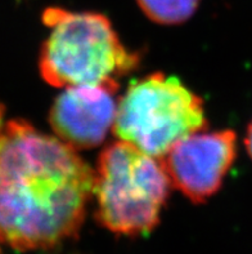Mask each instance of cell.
Wrapping results in <instances>:
<instances>
[{
    "label": "cell",
    "mask_w": 252,
    "mask_h": 254,
    "mask_svg": "<svg viewBox=\"0 0 252 254\" xmlns=\"http://www.w3.org/2000/svg\"><path fill=\"white\" fill-rule=\"evenodd\" d=\"M96 173L58 137L25 120L0 129V242L18 251L74 238L94 193Z\"/></svg>",
    "instance_id": "6da1fadb"
},
{
    "label": "cell",
    "mask_w": 252,
    "mask_h": 254,
    "mask_svg": "<svg viewBox=\"0 0 252 254\" xmlns=\"http://www.w3.org/2000/svg\"><path fill=\"white\" fill-rule=\"evenodd\" d=\"M50 29L39 68L53 87H102L115 93L122 76L134 70L138 56L120 42L103 14L51 8L44 12Z\"/></svg>",
    "instance_id": "7a4b0ae2"
},
{
    "label": "cell",
    "mask_w": 252,
    "mask_h": 254,
    "mask_svg": "<svg viewBox=\"0 0 252 254\" xmlns=\"http://www.w3.org/2000/svg\"><path fill=\"white\" fill-rule=\"evenodd\" d=\"M171 185L162 160L120 139L99 156L97 219L118 235L148 234L158 225Z\"/></svg>",
    "instance_id": "3957f363"
},
{
    "label": "cell",
    "mask_w": 252,
    "mask_h": 254,
    "mask_svg": "<svg viewBox=\"0 0 252 254\" xmlns=\"http://www.w3.org/2000/svg\"><path fill=\"white\" fill-rule=\"evenodd\" d=\"M203 102L174 76L153 74L131 83L117 105L113 133L162 159L179 139L206 128Z\"/></svg>",
    "instance_id": "277c9868"
},
{
    "label": "cell",
    "mask_w": 252,
    "mask_h": 254,
    "mask_svg": "<svg viewBox=\"0 0 252 254\" xmlns=\"http://www.w3.org/2000/svg\"><path fill=\"white\" fill-rule=\"evenodd\" d=\"M236 154L237 137L232 130L196 132L179 139L161 160L172 185L201 204L220 189Z\"/></svg>",
    "instance_id": "5b68a950"
},
{
    "label": "cell",
    "mask_w": 252,
    "mask_h": 254,
    "mask_svg": "<svg viewBox=\"0 0 252 254\" xmlns=\"http://www.w3.org/2000/svg\"><path fill=\"white\" fill-rule=\"evenodd\" d=\"M117 113L113 92L102 87H68L57 97L49 114L57 137L74 150L101 145Z\"/></svg>",
    "instance_id": "8992f818"
},
{
    "label": "cell",
    "mask_w": 252,
    "mask_h": 254,
    "mask_svg": "<svg viewBox=\"0 0 252 254\" xmlns=\"http://www.w3.org/2000/svg\"><path fill=\"white\" fill-rule=\"evenodd\" d=\"M151 21L161 25H179L193 16L200 0H137Z\"/></svg>",
    "instance_id": "52a82bcc"
},
{
    "label": "cell",
    "mask_w": 252,
    "mask_h": 254,
    "mask_svg": "<svg viewBox=\"0 0 252 254\" xmlns=\"http://www.w3.org/2000/svg\"><path fill=\"white\" fill-rule=\"evenodd\" d=\"M245 145H246V150L249 152L250 158L252 159V120L250 123L249 128L246 132V138H245Z\"/></svg>",
    "instance_id": "ba28073f"
},
{
    "label": "cell",
    "mask_w": 252,
    "mask_h": 254,
    "mask_svg": "<svg viewBox=\"0 0 252 254\" xmlns=\"http://www.w3.org/2000/svg\"><path fill=\"white\" fill-rule=\"evenodd\" d=\"M1 116H3V109L0 106V123H1Z\"/></svg>",
    "instance_id": "9c48e42d"
}]
</instances>
